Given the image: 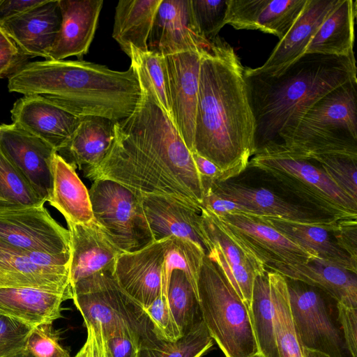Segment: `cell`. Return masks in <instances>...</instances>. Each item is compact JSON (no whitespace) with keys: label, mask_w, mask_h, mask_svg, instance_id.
<instances>
[{"label":"cell","mask_w":357,"mask_h":357,"mask_svg":"<svg viewBox=\"0 0 357 357\" xmlns=\"http://www.w3.org/2000/svg\"><path fill=\"white\" fill-rule=\"evenodd\" d=\"M261 218L298 245L316 254L319 258L356 273L357 262L340 248L333 236L332 229L338 220L331 224H308L275 217Z\"/></svg>","instance_id":"cell-30"},{"label":"cell","mask_w":357,"mask_h":357,"mask_svg":"<svg viewBox=\"0 0 357 357\" xmlns=\"http://www.w3.org/2000/svg\"><path fill=\"white\" fill-rule=\"evenodd\" d=\"M274 312V332L280 357H303L294 325L286 278L267 270Z\"/></svg>","instance_id":"cell-35"},{"label":"cell","mask_w":357,"mask_h":357,"mask_svg":"<svg viewBox=\"0 0 357 357\" xmlns=\"http://www.w3.org/2000/svg\"><path fill=\"white\" fill-rule=\"evenodd\" d=\"M28 59L17 49L0 50V79L11 75L26 63Z\"/></svg>","instance_id":"cell-50"},{"label":"cell","mask_w":357,"mask_h":357,"mask_svg":"<svg viewBox=\"0 0 357 357\" xmlns=\"http://www.w3.org/2000/svg\"><path fill=\"white\" fill-rule=\"evenodd\" d=\"M112 271L93 274L72 287V299L85 326L99 327L105 338L121 329L136 335L140 343L158 337L143 307L120 287Z\"/></svg>","instance_id":"cell-7"},{"label":"cell","mask_w":357,"mask_h":357,"mask_svg":"<svg viewBox=\"0 0 357 357\" xmlns=\"http://www.w3.org/2000/svg\"><path fill=\"white\" fill-rule=\"evenodd\" d=\"M25 350L34 357H70V352L59 343V334L52 324L33 327L27 338Z\"/></svg>","instance_id":"cell-43"},{"label":"cell","mask_w":357,"mask_h":357,"mask_svg":"<svg viewBox=\"0 0 357 357\" xmlns=\"http://www.w3.org/2000/svg\"><path fill=\"white\" fill-rule=\"evenodd\" d=\"M70 234L71 288L93 274L113 270L122 252L94 219L85 224L66 221Z\"/></svg>","instance_id":"cell-20"},{"label":"cell","mask_w":357,"mask_h":357,"mask_svg":"<svg viewBox=\"0 0 357 357\" xmlns=\"http://www.w3.org/2000/svg\"><path fill=\"white\" fill-rule=\"evenodd\" d=\"M105 339L112 357H137L141 340L130 331L118 330Z\"/></svg>","instance_id":"cell-47"},{"label":"cell","mask_w":357,"mask_h":357,"mask_svg":"<svg viewBox=\"0 0 357 357\" xmlns=\"http://www.w3.org/2000/svg\"><path fill=\"white\" fill-rule=\"evenodd\" d=\"M144 310L158 338L166 341H175L182 336L170 310L166 293L162 292L148 307Z\"/></svg>","instance_id":"cell-44"},{"label":"cell","mask_w":357,"mask_h":357,"mask_svg":"<svg viewBox=\"0 0 357 357\" xmlns=\"http://www.w3.org/2000/svg\"><path fill=\"white\" fill-rule=\"evenodd\" d=\"M356 8V1L340 0L312 38L305 54L354 55Z\"/></svg>","instance_id":"cell-33"},{"label":"cell","mask_w":357,"mask_h":357,"mask_svg":"<svg viewBox=\"0 0 357 357\" xmlns=\"http://www.w3.org/2000/svg\"><path fill=\"white\" fill-rule=\"evenodd\" d=\"M17 249L0 241V287H30L73 292L69 271L38 266Z\"/></svg>","instance_id":"cell-28"},{"label":"cell","mask_w":357,"mask_h":357,"mask_svg":"<svg viewBox=\"0 0 357 357\" xmlns=\"http://www.w3.org/2000/svg\"><path fill=\"white\" fill-rule=\"evenodd\" d=\"M162 0H121L115 8L112 37L130 58L131 49L144 53Z\"/></svg>","instance_id":"cell-32"},{"label":"cell","mask_w":357,"mask_h":357,"mask_svg":"<svg viewBox=\"0 0 357 357\" xmlns=\"http://www.w3.org/2000/svg\"><path fill=\"white\" fill-rule=\"evenodd\" d=\"M250 321L261 357H280L274 332V312L267 270L254 281L250 305Z\"/></svg>","instance_id":"cell-34"},{"label":"cell","mask_w":357,"mask_h":357,"mask_svg":"<svg viewBox=\"0 0 357 357\" xmlns=\"http://www.w3.org/2000/svg\"><path fill=\"white\" fill-rule=\"evenodd\" d=\"M204 50L164 56L172 122L191 152L194 151L199 70Z\"/></svg>","instance_id":"cell-14"},{"label":"cell","mask_w":357,"mask_h":357,"mask_svg":"<svg viewBox=\"0 0 357 357\" xmlns=\"http://www.w3.org/2000/svg\"><path fill=\"white\" fill-rule=\"evenodd\" d=\"M340 0H307L287 34L279 40L266 62L255 68V73L278 75L305 54L319 27Z\"/></svg>","instance_id":"cell-24"},{"label":"cell","mask_w":357,"mask_h":357,"mask_svg":"<svg viewBox=\"0 0 357 357\" xmlns=\"http://www.w3.org/2000/svg\"><path fill=\"white\" fill-rule=\"evenodd\" d=\"M206 252L195 243L183 238L170 236L162 266V284L167 292L174 270L182 271L197 296V281Z\"/></svg>","instance_id":"cell-38"},{"label":"cell","mask_w":357,"mask_h":357,"mask_svg":"<svg viewBox=\"0 0 357 357\" xmlns=\"http://www.w3.org/2000/svg\"><path fill=\"white\" fill-rule=\"evenodd\" d=\"M169 238L154 241L117 258L112 273L120 287L144 309L164 290L162 266Z\"/></svg>","instance_id":"cell-15"},{"label":"cell","mask_w":357,"mask_h":357,"mask_svg":"<svg viewBox=\"0 0 357 357\" xmlns=\"http://www.w3.org/2000/svg\"><path fill=\"white\" fill-rule=\"evenodd\" d=\"M244 68L219 36L202 53L193 152L220 169V182L244 172L255 153V122Z\"/></svg>","instance_id":"cell-2"},{"label":"cell","mask_w":357,"mask_h":357,"mask_svg":"<svg viewBox=\"0 0 357 357\" xmlns=\"http://www.w3.org/2000/svg\"><path fill=\"white\" fill-rule=\"evenodd\" d=\"M303 357H330L327 354L322 352L306 348H303Z\"/></svg>","instance_id":"cell-55"},{"label":"cell","mask_w":357,"mask_h":357,"mask_svg":"<svg viewBox=\"0 0 357 357\" xmlns=\"http://www.w3.org/2000/svg\"><path fill=\"white\" fill-rule=\"evenodd\" d=\"M61 23L49 59H82L93 41L103 0H59Z\"/></svg>","instance_id":"cell-25"},{"label":"cell","mask_w":357,"mask_h":357,"mask_svg":"<svg viewBox=\"0 0 357 357\" xmlns=\"http://www.w3.org/2000/svg\"><path fill=\"white\" fill-rule=\"evenodd\" d=\"M33 328L0 314V357H8L25 350Z\"/></svg>","instance_id":"cell-45"},{"label":"cell","mask_w":357,"mask_h":357,"mask_svg":"<svg viewBox=\"0 0 357 357\" xmlns=\"http://www.w3.org/2000/svg\"><path fill=\"white\" fill-rule=\"evenodd\" d=\"M13 124L43 140L56 153L70 139L79 119L38 96H24L10 110Z\"/></svg>","instance_id":"cell-21"},{"label":"cell","mask_w":357,"mask_h":357,"mask_svg":"<svg viewBox=\"0 0 357 357\" xmlns=\"http://www.w3.org/2000/svg\"><path fill=\"white\" fill-rule=\"evenodd\" d=\"M86 340L89 344V357H112L102 330L99 327L91 325L86 326Z\"/></svg>","instance_id":"cell-52"},{"label":"cell","mask_w":357,"mask_h":357,"mask_svg":"<svg viewBox=\"0 0 357 357\" xmlns=\"http://www.w3.org/2000/svg\"><path fill=\"white\" fill-rule=\"evenodd\" d=\"M201 220L206 256L220 268L249 310L255 279L266 271L264 264L238 243L216 216L203 208Z\"/></svg>","instance_id":"cell-11"},{"label":"cell","mask_w":357,"mask_h":357,"mask_svg":"<svg viewBox=\"0 0 357 357\" xmlns=\"http://www.w3.org/2000/svg\"><path fill=\"white\" fill-rule=\"evenodd\" d=\"M131 59L135 60L141 67L156 101L172 121L165 56L155 51L149 50L142 53L132 48Z\"/></svg>","instance_id":"cell-40"},{"label":"cell","mask_w":357,"mask_h":357,"mask_svg":"<svg viewBox=\"0 0 357 357\" xmlns=\"http://www.w3.org/2000/svg\"><path fill=\"white\" fill-rule=\"evenodd\" d=\"M114 122L96 116L80 118L68 143L57 153L75 169L99 165L113 142Z\"/></svg>","instance_id":"cell-29"},{"label":"cell","mask_w":357,"mask_h":357,"mask_svg":"<svg viewBox=\"0 0 357 357\" xmlns=\"http://www.w3.org/2000/svg\"><path fill=\"white\" fill-rule=\"evenodd\" d=\"M93 218L122 252H132L154 241L139 194L109 179L94 181L89 190Z\"/></svg>","instance_id":"cell-10"},{"label":"cell","mask_w":357,"mask_h":357,"mask_svg":"<svg viewBox=\"0 0 357 357\" xmlns=\"http://www.w3.org/2000/svg\"><path fill=\"white\" fill-rule=\"evenodd\" d=\"M248 167L270 176L324 215L337 220H357V202L338 188L312 160L255 154Z\"/></svg>","instance_id":"cell-8"},{"label":"cell","mask_w":357,"mask_h":357,"mask_svg":"<svg viewBox=\"0 0 357 357\" xmlns=\"http://www.w3.org/2000/svg\"><path fill=\"white\" fill-rule=\"evenodd\" d=\"M254 357H261V356H259V354H257Z\"/></svg>","instance_id":"cell-58"},{"label":"cell","mask_w":357,"mask_h":357,"mask_svg":"<svg viewBox=\"0 0 357 357\" xmlns=\"http://www.w3.org/2000/svg\"><path fill=\"white\" fill-rule=\"evenodd\" d=\"M142 210L153 241L170 236L188 239L206 254L201 210L174 198L139 194Z\"/></svg>","instance_id":"cell-22"},{"label":"cell","mask_w":357,"mask_h":357,"mask_svg":"<svg viewBox=\"0 0 357 357\" xmlns=\"http://www.w3.org/2000/svg\"><path fill=\"white\" fill-rule=\"evenodd\" d=\"M265 268L280 273L287 279L317 287L337 303L357 307L356 273L323 260L314 259L307 263L265 264Z\"/></svg>","instance_id":"cell-26"},{"label":"cell","mask_w":357,"mask_h":357,"mask_svg":"<svg viewBox=\"0 0 357 357\" xmlns=\"http://www.w3.org/2000/svg\"><path fill=\"white\" fill-rule=\"evenodd\" d=\"M338 320L347 349L351 357H357V307L337 303Z\"/></svg>","instance_id":"cell-48"},{"label":"cell","mask_w":357,"mask_h":357,"mask_svg":"<svg viewBox=\"0 0 357 357\" xmlns=\"http://www.w3.org/2000/svg\"><path fill=\"white\" fill-rule=\"evenodd\" d=\"M141 98L133 112L114 122V138L102 162L83 169L91 181L109 179L137 194L170 197L201 210L203 189L191 151L156 101L139 65L131 59Z\"/></svg>","instance_id":"cell-1"},{"label":"cell","mask_w":357,"mask_h":357,"mask_svg":"<svg viewBox=\"0 0 357 357\" xmlns=\"http://www.w3.org/2000/svg\"><path fill=\"white\" fill-rule=\"evenodd\" d=\"M45 202L0 149V209L38 207Z\"/></svg>","instance_id":"cell-39"},{"label":"cell","mask_w":357,"mask_h":357,"mask_svg":"<svg viewBox=\"0 0 357 357\" xmlns=\"http://www.w3.org/2000/svg\"><path fill=\"white\" fill-rule=\"evenodd\" d=\"M0 132H1V127H0Z\"/></svg>","instance_id":"cell-59"},{"label":"cell","mask_w":357,"mask_h":357,"mask_svg":"<svg viewBox=\"0 0 357 357\" xmlns=\"http://www.w3.org/2000/svg\"><path fill=\"white\" fill-rule=\"evenodd\" d=\"M356 73L354 54H304L278 75L255 73L245 68L255 122V153L277 144L313 104L334 89L357 79Z\"/></svg>","instance_id":"cell-4"},{"label":"cell","mask_w":357,"mask_h":357,"mask_svg":"<svg viewBox=\"0 0 357 357\" xmlns=\"http://www.w3.org/2000/svg\"><path fill=\"white\" fill-rule=\"evenodd\" d=\"M167 295L170 310L182 335L203 320L198 296L182 271H172Z\"/></svg>","instance_id":"cell-37"},{"label":"cell","mask_w":357,"mask_h":357,"mask_svg":"<svg viewBox=\"0 0 357 357\" xmlns=\"http://www.w3.org/2000/svg\"><path fill=\"white\" fill-rule=\"evenodd\" d=\"M213 344L202 320L175 341L156 337L141 342L137 357H202Z\"/></svg>","instance_id":"cell-36"},{"label":"cell","mask_w":357,"mask_h":357,"mask_svg":"<svg viewBox=\"0 0 357 357\" xmlns=\"http://www.w3.org/2000/svg\"><path fill=\"white\" fill-rule=\"evenodd\" d=\"M211 42L199 33L190 0H162L149 38V50L163 56L189 51H202Z\"/></svg>","instance_id":"cell-17"},{"label":"cell","mask_w":357,"mask_h":357,"mask_svg":"<svg viewBox=\"0 0 357 357\" xmlns=\"http://www.w3.org/2000/svg\"><path fill=\"white\" fill-rule=\"evenodd\" d=\"M307 0H227L225 24L237 30H258L282 39Z\"/></svg>","instance_id":"cell-23"},{"label":"cell","mask_w":357,"mask_h":357,"mask_svg":"<svg viewBox=\"0 0 357 357\" xmlns=\"http://www.w3.org/2000/svg\"><path fill=\"white\" fill-rule=\"evenodd\" d=\"M4 49L15 50L17 47L0 28V50Z\"/></svg>","instance_id":"cell-54"},{"label":"cell","mask_w":357,"mask_h":357,"mask_svg":"<svg viewBox=\"0 0 357 357\" xmlns=\"http://www.w3.org/2000/svg\"><path fill=\"white\" fill-rule=\"evenodd\" d=\"M74 357H89V344L87 340Z\"/></svg>","instance_id":"cell-56"},{"label":"cell","mask_w":357,"mask_h":357,"mask_svg":"<svg viewBox=\"0 0 357 357\" xmlns=\"http://www.w3.org/2000/svg\"><path fill=\"white\" fill-rule=\"evenodd\" d=\"M332 231L340 248L357 262V220H338Z\"/></svg>","instance_id":"cell-49"},{"label":"cell","mask_w":357,"mask_h":357,"mask_svg":"<svg viewBox=\"0 0 357 357\" xmlns=\"http://www.w3.org/2000/svg\"><path fill=\"white\" fill-rule=\"evenodd\" d=\"M197 293L202 319L225 356L258 354L248 308L206 255L199 275Z\"/></svg>","instance_id":"cell-6"},{"label":"cell","mask_w":357,"mask_h":357,"mask_svg":"<svg viewBox=\"0 0 357 357\" xmlns=\"http://www.w3.org/2000/svg\"><path fill=\"white\" fill-rule=\"evenodd\" d=\"M73 292L30 287H0V314L32 327L52 324L61 317V304Z\"/></svg>","instance_id":"cell-27"},{"label":"cell","mask_w":357,"mask_h":357,"mask_svg":"<svg viewBox=\"0 0 357 357\" xmlns=\"http://www.w3.org/2000/svg\"><path fill=\"white\" fill-rule=\"evenodd\" d=\"M313 161L332 181L357 202V160L337 155H321Z\"/></svg>","instance_id":"cell-41"},{"label":"cell","mask_w":357,"mask_h":357,"mask_svg":"<svg viewBox=\"0 0 357 357\" xmlns=\"http://www.w3.org/2000/svg\"><path fill=\"white\" fill-rule=\"evenodd\" d=\"M201 179L202 189L208 188L217 195L248 208L255 215L308 224H331L337 220L313 212L310 208L289 202L264 188L250 187L229 180L219 182L206 178Z\"/></svg>","instance_id":"cell-19"},{"label":"cell","mask_w":357,"mask_h":357,"mask_svg":"<svg viewBox=\"0 0 357 357\" xmlns=\"http://www.w3.org/2000/svg\"><path fill=\"white\" fill-rule=\"evenodd\" d=\"M0 127V149L38 196L47 202L52 188V162L56 151L13 123Z\"/></svg>","instance_id":"cell-16"},{"label":"cell","mask_w":357,"mask_h":357,"mask_svg":"<svg viewBox=\"0 0 357 357\" xmlns=\"http://www.w3.org/2000/svg\"><path fill=\"white\" fill-rule=\"evenodd\" d=\"M43 0H0V22L40 4Z\"/></svg>","instance_id":"cell-51"},{"label":"cell","mask_w":357,"mask_h":357,"mask_svg":"<svg viewBox=\"0 0 357 357\" xmlns=\"http://www.w3.org/2000/svg\"><path fill=\"white\" fill-rule=\"evenodd\" d=\"M217 218L228 233L264 266L272 263L302 264L319 258L266 223L261 216L236 213Z\"/></svg>","instance_id":"cell-13"},{"label":"cell","mask_w":357,"mask_h":357,"mask_svg":"<svg viewBox=\"0 0 357 357\" xmlns=\"http://www.w3.org/2000/svg\"><path fill=\"white\" fill-rule=\"evenodd\" d=\"M191 153L196 169L201 178L221 181L222 172L213 162L196 152H191Z\"/></svg>","instance_id":"cell-53"},{"label":"cell","mask_w":357,"mask_h":357,"mask_svg":"<svg viewBox=\"0 0 357 357\" xmlns=\"http://www.w3.org/2000/svg\"><path fill=\"white\" fill-rule=\"evenodd\" d=\"M52 188L47 202L66 221L85 224L93 218L89 190L75 168L55 153L52 162Z\"/></svg>","instance_id":"cell-31"},{"label":"cell","mask_w":357,"mask_h":357,"mask_svg":"<svg viewBox=\"0 0 357 357\" xmlns=\"http://www.w3.org/2000/svg\"><path fill=\"white\" fill-rule=\"evenodd\" d=\"M8 89L40 96L78 118L96 116L113 121L128 118L142 93L132 63L118 71L83 59L26 62L8 76Z\"/></svg>","instance_id":"cell-3"},{"label":"cell","mask_w":357,"mask_h":357,"mask_svg":"<svg viewBox=\"0 0 357 357\" xmlns=\"http://www.w3.org/2000/svg\"><path fill=\"white\" fill-rule=\"evenodd\" d=\"M202 208L218 218L236 213L255 215L248 208L217 195L208 188H203Z\"/></svg>","instance_id":"cell-46"},{"label":"cell","mask_w":357,"mask_h":357,"mask_svg":"<svg viewBox=\"0 0 357 357\" xmlns=\"http://www.w3.org/2000/svg\"><path fill=\"white\" fill-rule=\"evenodd\" d=\"M227 0H190L191 9L201 35L213 40L225 25Z\"/></svg>","instance_id":"cell-42"},{"label":"cell","mask_w":357,"mask_h":357,"mask_svg":"<svg viewBox=\"0 0 357 357\" xmlns=\"http://www.w3.org/2000/svg\"><path fill=\"white\" fill-rule=\"evenodd\" d=\"M8 357H34L31 353L27 351L26 350H24L21 352L15 354Z\"/></svg>","instance_id":"cell-57"},{"label":"cell","mask_w":357,"mask_h":357,"mask_svg":"<svg viewBox=\"0 0 357 357\" xmlns=\"http://www.w3.org/2000/svg\"><path fill=\"white\" fill-rule=\"evenodd\" d=\"M0 241L20 250L70 252L68 229L59 224L44 205L0 209Z\"/></svg>","instance_id":"cell-12"},{"label":"cell","mask_w":357,"mask_h":357,"mask_svg":"<svg viewBox=\"0 0 357 357\" xmlns=\"http://www.w3.org/2000/svg\"><path fill=\"white\" fill-rule=\"evenodd\" d=\"M286 280L291 311L302 347L330 357H351L339 323L337 302L317 287Z\"/></svg>","instance_id":"cell-9"},{"label":"cell","mask_w":357,"mask_h":357,"mask_svg":"<svg viewBox=\"0 0 357 357\" xmlns=\"http://www.w3.org/2000/svg\"><path fill=\"white\" fill-rule=\"evenodd\" d=\"M61 23L59 0H43L25 12L0 22V28L24 56L49 59Z\"/></svg>","instance_id":"cell-18"},{"label":"cell","mask_w":357,"mask_h":357,"mask_svg":"<svg viewBox=\"0 0 357 357\" xmlns=\"http://www.w3.org/2000/svg\"><path fill=\"white\" fill-rule=\"evenodd\" d=\"M255 154L305 160L321 155L357 160V79L321 97L277 144Z\"/></svg>","instance_id":"cell-5"}]
</instances>
